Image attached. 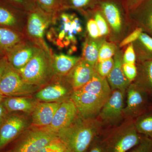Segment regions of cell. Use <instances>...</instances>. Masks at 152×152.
I'll return each instance as SVG.
<instances>
[{
	"label": "cell",
	"instance_id": "41",
	"mask_svg": "<svg viewBox=\"0 0 152 152\" xmlns=\"http://www.w3.org/2000/svg\"><path fill=\"white\" fill-rule=\"evenodd\" d=\"M145 0H129V5L131 9H135Z\"/></svg>",
	"mask_w": 152,
	"mask_h": 152
},
{
	"label": "cell",
	"instance_id": "1",
	"mask_svg": "<svg viewBox=\"0 0 152 152\" xmlns=\"http://www.w3.org/2000/svg\"><path fill=\"white\" fill-rule=\"evenodd\" d=\"M111 92L107 78L102 77L96 72L89 82L74 90L71 99L75 105L80 116L86 118H96Z\"/></svg>",
	"mask_w": 152,
	"mask_h": 152
},
{
	"label": "cell",
	"instance_id": "33",
	"mask_svg": "<svg viewBox=\"0 0 152 152\" xmlns=\"http://www.w3.org/2000/svg\"><path fill=\"white\" fill-rule=\"evenodd\" d=\"M123 70L126 77L131 83L137 76V69L135 64L123 63Z\"/></svg>",
	"mask_w": 152,
	"mask_h": 152
},
{
	"label": "cell",
	"instance_id": "11",
	"mask_svg": "<svg viewBox=\"0 0 152 152\" xmlns=\"http://www.w3.org/2000/svg\"><path fill=\"white\" fill-rule=\"evenodd\" d=\"M127 91L126 105L124 110L125 119L134 120L143 113L147 101V92L138 85L130 84Z\"/></svg>",
	"mask_w": 152,
	"mask_h": 152
},
{
	"label": "cell",
	"instance_id": "4",
	"mask_svg": "<svg viewBox=\"0 0 152 152\" xmlns=\"http://www.w3.org/2000/svg\"><path fill=\"white\" fill-rule=\"evenodd\" d=\"M52 51L41 48L28 64L18 70L25 82L33 86H41L51 79L54 73Z\"/></svg>",
	"mask_w": 152,
	"mask_h": 152
},
{
	"label": "cell",
	"instance_id": "15",
	"mask_svg": "<svg viewBox=\"0 0 152 152\" xmlns=\"http://www.w3.org/2000/svg\"><path fill=\"white\" fill-rule=\"evenodd\" d=\"M60 104V103L53 102H45L37 104L33 110V126L37 128L48 126L51 123Z\"/></svg>",
	"mask_w": 152,
	"mask_h": 152
},
{
	"label": "cell",
	"instance_id": "16",
	"mask_svg": "<svg viewBox=\"0 0 152 152\" xmlns=\"http://www.w3.org/2000/svg\"><path fill=\"white\" fill-rule=\"evenodd\" d=\"M72 71L71 83L74 90L77 89L89 82L96 72L95 67L83 58Z\"/></svg>",
	"mask_w": 152,
	"mask_h": 152
},
{
	"label": "cell",
	"instance_id": "44",
	"mask_svg": "<svg viewBox=\"0 0 152 152\" xmlns=\"http://www.w3.org/2000/svg\"><path fill=\"white\" fill-rule=\"evenodd\" d=\"M64 152H72L70 150H69V149L68 148L65 151H64Z\"/></svg>",
	"mask_w": 152,
	"mask_h": 152
},
{
	"label": "cell",
	"instance_id": "25",
	"mask_svg": "<svg viewBox=\"0 0 152 152\" xmlns=\"http://www.w3.org/2000/svg\"><path fill=\"white\" fill-rule=\"evenodd\" d=\"M137 84L147 93H152V60L142 62Z\"/></svg>",
	"mask_w": 152,
	"mask_h": 152
},
{
	"label": "cell",
	"instance_id": "30",
	"mask_svg": "<svg viewBox=\"0 0 152 152\" xmlns=\"http://www.w3.org/2000/svg\"><path fill=\"white\" fill-rule=\"evenodd\" d=\"M37 5L47 12L56 13L61 10L58 0H35Z\"/></svg>",
	"mask_w": 152,
	"mask_h": 152
},
{
	"label": "cell",
	"instance_id": "21",
	"mask_svg": "<svg viewBox=\"0 0 152 152\" xmlns=\"http://www.w3.org/2000/svg\"><path fill=\"white\" fill-rule=\"evenodd\" d=\"M103 12L109 24L116 32H119L122 27V18L118 7L112 2L104 3L102 5Z\"/></svg>",
	"mask_w": 152,
	"mask_h": 152
},
{
	"label": "cell",
	"instance_id": "40",
	"mask_svg": "<svg viewBox=\"0 0 152 152\" xmlns=\"http://www.w3.org/2000/svg\"><path fill=\"white\" fill-rule=\"evenodd\" d=\"M7 110L4 105L3 102L0 103V124L5 118Z\"/></svg>",
	"mask_w": 152,
	"mask_h": 152
},
{
	"label": "cell",
	"instance_id": "12",
	"mask_svg": "<svg viewBox=\"0 0 152 152\" xmlns=\"http://www.w3.org/2000/svg\"><path fill=\"white\" fill-rule=\"evenodd\" d=\"M77 115V110L74 102L71 99L67 100L60 104L51 124L39 129L57 134L70 124Z\"/></svg>",
	"mask_w": 152,
	"mask_h": 152
},
{
	"label": "cell",
	"instance_id": "24",
	"mask_svg": "<svg viewBox=\"0 0 152 152\" xmlns=\"http://www.w3.org/2000/svg\"><path fill=\"white\" fill-rule=\"evenodd\" d=\"M137 52L142 62L152 60V37L143 32L137 40Z\"/></svg>",
	"mask_w": 152,
	"mask_h": 152
},
{
	"label": "cell",
	"instance_id": "36",
	"mask_svg": "<svg viewBox=\"0 0 152 152\" xmlns=\"http://www.w3.org/2000/svg\"><path fill=\"white\" fill-rule=\"evenodd\" d=\"M143 30L141 28H137L136 29L130 34L126 38H125L120 44V47H123L129 44H131L135 41H136L139 39L142 33L143 32Z\"/></svg>",
	"mask_w": 152,
	"mask_h": 152
},
{
	"label": "cell",
	"instance_id": "7",
	"mask_svg": "<svg viewBox=\"0 0 152 152\" xmlns=\"http://www.w3.org/2000/svg\"><path fill=\"white\" fill-rule=\"evenodd\" d=\"M126 91L119 90L112 91L98 116L103 125L115 124L124 118V110Z\"/></svg>",
	"mask_w": 152,
	"mask_h": 152
},
{
	"label": "cell",
	"instance_id": "27",
	"mask_svg": "<svg viewBox=\"0 0 152 152\" xmlns=\"http://www.w3.org/2000/svg\"><path fill=\"white\" fill-rule=\"evenodd\" d=\"M116 49L114 44L103 42L99 51L97 62L111 58L115 53Z\"/></svg>",
	"mask_w": 152,
	"mask_h": 152
},
{
	"label": "cell",
	"instance_id": "22",
	"mask_svg": "<svg viewBox=\"0 0 152 152\" xmlns=\"http://www.w3.org/2000/svg\"><path fill=\"white\" fill-rule=\"evenodd\" d=\"M8 112H29L34 110L35 106L29 100L21 97H9L3 102Z\"/></svg>",
	"mask_w": 152,
	"mask_h": 152
},
{
	"label": "cell",
	"instance_id": "26",
	"mask_svg": "<svg viewBox=\"0 0 152 152\" xmlns=\"http://www.w3.org/2000/svg\"><path fill=\"white\" fill-rule=\"evenodd\" d=\"M137 132L152 140V113H143L134 120Z\"/></svg>",
	"mask_w": 152,
	"mask_h": 152
},
{
	"label": "cell",
	"instance_id": "35",
	"mask_svg": "<svg viewBox=\"0 0 152 152\" xmlns=\"http://www.w3.org/2000/svg\"><path fill=\"white\" fill-rule=\"evenodd\" d=\"M136 56L134 45L131 43L125 51L123 58L124 64H135Z\"/></svg>",
	"mask_w": 152,
	"mask_h": 152
},
{
	"label": "cell",
	"instance_id": "20",
	"mask_svg": "<svg viewBox=\"0 0 152 152\" xmlns=\"http://www.w3.org/2000/svg\"><path fill=\"white\" fill-rule=\"evenodd\" d=\"M67 88L61 83L57 82L41 90L36 95L40 100L52 102L61 99L68 93Z\"/></svg>",
	"mask_w": 152,
	"mask_h": 152
},
{
	"label": "cell",
	"instance_id": "14",
	"mask_svg": "<svg viewBox=\"0 0 152 152\" xmlns=\"http://www.w3.org/2000/svg\"><path fill=\"white\" fill-rule=\"evenodd\" d=\"M113 67L107 79L112 91H126L131 82L126 77L123 70L122 54L117 50L115 53Z\"/></svg>",
	"mask_w": 152,
	"mask_h": 152
},
{
	"label": "cell",
	"instance_id": "3",
	"mask_svg": "<svg viewBox=\"0 0 152 152\" xmlns=\"http://www.w3.org/2000/svg\"><path fill=\"white\" fill-rule=\"evenodd\" d=\"M134 120L126 119L102 139L106 152H127L140 143L142 138Z\"/></svg>",
	"mask_w": 152,
	"mask_h": 152
},
{
	"label": "cell",
	"instance_id": "19",
	"mask_svg": "<svg viewBox=\"0 0 152 152\" xmlns=\"http://www.w3.org/2000/svg\"><path fill=\"white\" fill-rule=\"evenodd\" d=\"M26 37L21 33L0 27V51L5 56L7 52Z\"/></svg>",
	"mask_w": 152,
	"mask_h": 152
},
{
	"label": "cell",
	"instance_id": "10",
	"mask_svg": "<svg viewBox=\"0 0 152 152\" xmlns=\"http://www.w3.org/2000/svg\"><path fill=\"white\" fill-rule=\"evenodd\" d=\"M40 48L26 37L7 52L5 56L9 64L18 71L28 64Z\"/></svg>",
	"mask_w": 152,
	"mask_h": 152
},
{
	"label": "cell",
	"instance_id": "6",
	"mask_svg": "<svg viewBox=\"0 0 152 152\" xmlns=\"http://www.w3.org/2000/svg\"><path fill=\"white\" fill-rule=\"evenodd\" d=\"M37 87L25 82L18 71L9 64L0 80V94L4 96L30 94L37 90Z\"/></svg>",
	"mask_w": 152,
	"mask_h": 152
},
{
	"label": "cell",
	"instance_id": "43",
	"mask_svg": "<svg viewBox=\"0 0 152 152\" xmlns=\"http://www.w3.org/2000/svg\"><path fill=\"white\" fill-rule=\"evenodd\" d=\"M5 55L4 53H3L1 52L0 51V58H2V57L4 56Z\"/></svg>",
	"mask_w": 152,
	"mask_h": 152
},
{
	"label": "cell",
	"instance_id": "17",
	"mask_svg": "<svg viewBox=\"0 0 152 152\" xmlns=\"http://www.w3.org/2000/svg\"><path fill=\"white\" fill-rule=\"evenodd\" d=\"M51 57L54 73L59 76H64L69 73L82 59L62 53L57 54L52 52Z\"/></svg>",
	"mask_w": 152,
	"mask_h": 152
},
{
	"label": "cell",
	"instance_id": "5",
	"mask_svg": "<svg viewBox=\"0 0 152 152\" xmlns=\"http://www.w3.org/2000/svg\"><path fill=\"white\" fill-rule=\"evenodd\" d=\"M54 14L47 12L37 4L28 12L26 37L41 48L47 50L50 49L48 47L44 38L51 24Z\"/></svg>",
	"mask_w": 152,
	"mask_h": 152
},
{
	"label": "cell",
	"instance_id": "13",
	"mask_svg": "<svg viewBox=\"0 0 152 152\" xmlns=\"http://www.w3.org/2000/svg\"><path fill=\"white\" fill-rule=\"evenodd\" d=\"M22 117L12 115L6 117L0 126V150L18 135L26 126Z\"/></svg>",
	"mask_w": 152,
	"mask_h": 152
},
{
	"label": "cell",
	"instance_id": "2",
	"mask_svg": "<svg viewBox=\"0 0 152 152\" xmlns=\"http://www.w3.org/2000/svg\"><path fill=\"white\" fill-rule=\"evenodd\" d=\"M102 126L98 117L86 118L78 115L70 124L57 135L72 152H87L99 137Z\"/></svg>",
	"mask_w": 152,
	"mask_h": 152
},
{
	"label": "cell",
	"instance_id": "9",
	"mask_svg": "<svg viewBox=\"0 0 152 152\" xmlns=\"http://www.w3.org/2000/svg\"><path fill=\"white\" fill-rule=\"evenodd\" d=\"M28 16V12L17 8L4 0H0V27L26 35Z\"/></svg>",
	"mask_w": 152,
	"mask_h": 152
},
{
	"label": "cell",
	"instance_id": "8",
	"mask_svg": "<svg viewBox=\"0 0 152 152\" xmlns=\"http://www.w3.org/2000/svg\"><path fill=\"white\" fill-rule=\"evenodd\" d=\"M57 137L56 133L34 129L22 138L10 152H39Z\"/></svg>",
	"mask_w": 152,
	"mask_h": 152
},
{
	"label": "cell",
	"instance_id": "39",
	"mask_svg": "<svg viewBox=\"0 0 152 152\" xmlns=\"http://www.w3.org/2000/svg\"><path fill=\"white\" fill-rule=\"evenodd\" d=\"M9 64L8 61L6 56L0 58V80Z\"/></svg>",
	"mask_w": 152,
	"mask_h": 152
},
{
	"label": "cell",
	"instance_id": "23",
	"mask_svg": "<svg viewBox=\"0 0 152 152\" xmlns=\"http://www.w3.org/2000/svg\"><path fill=\"white\" fill-rule=\"evenodd\" d=\"M103 42L87 39L83 49V59L94 66L98 61L99 51Z\"/></svg>",
	"mask_w": 152,
	"mask_h": 152
},
{
	"label": "cell",
	"instance_id": "18",
	"mask_svg": "<svg viewBox=\"0 0 152 152\" xmlns=\"http://www.w3.org/2000/svg\"><path fill=\"white\" fill-rule=\"evenodd\" d=\"M135 10L136 20L139 27L152 37V0H145Z\"/></svg>",
	"mask_w": 152,
	"mask_h": 152
},
{
	"label": "cell",
	"instance_id": "31",
	"mask_svg": "<svg viewBox=\"0 0 152 152\" xmlns=\"http://www.w3.org/2000/svg\"><path fill=\"white\" fill-rule=\"evenodd\" d=\"M17 8L28 12L37 5L35 0H4Z\"/></svg>",
	"mask_w": 152,
	"mask_h": 152
},
{
	"label": "cell",
	"instance_id": "38",
	"mask_svg": "<svg viewBox=\"0 0 152 152\" xmlns=\"http://www.w3.org/2000/svg\"><path fill=\"white\" fill-rule=\"evenodd\" d=\"M88 152H106L105 148L102 139L99 137H97Z\"/></svg>",
	"mask_w": 152,
	"mask_h": 152
},
{
	"label": "cell",
	"instance_id": "42",
	"mask_svg": "<svg viewBox=\"0 0 152 152\" xmlns=\"http://www.w3.org/2000/svg\"><path fill=\"white\" fill-rule=\"evenodd\" d=\"M4 96H3L1 94H0V103L1 102H2L3 99L4 97Z\"/></svg>",
	"mask_w": 152,
	"mask_h": 152
},
{
	"label": "cell",
	"instance_id": "37",
	"mask_svg": "<svg viewBox=\"0 0 152 152\" xmlns=\"http://www.w3.org/2000/svg\"><path fill=\"white\" fill-rule=\"evenodd\" d=\"M87 30L90 37L93 39H96L101 37L97 25L94 20L91 19L87 24Z\"/></svg>",
	"mask_w": 152,
	"mask_h": 152
},
{
	"label": "cell",
	"instance_id": "34",
	"mask_svg": "<svg viewBox=\"0 0 152 152\" xmlns=\"http://www.w3.org/2000/svg\"><path fill=\"white\" fill-rule=\"evenodd\" d=\"M95 20L97 25L101 36L106 35L109 33V30L107 22L99 13H97L95 15Z\"/></svg>",
	"mask_w": 152,
	"mask_h": 152
},
{
	"label": "cell",
	"instance_id": "29",
	"mask_svg": "<svg viewBox=\"0 0 152 152\" xmlns=\"http://www.w3.org/2000/svg\"><path fill=\"white\" fill-rule=\"evenodd\" d=\"M67 149L65 144L57 137L39 152H64Z\"/></svg>",
	"mask_w": 152,
	"mask_h": 152
},
{
	"label": "cell",
	"instance_id": "28",
	"mask_svg": "<svg viewBox=\"0 0 152 152\" xmlns=\"http://www.w3.org/2000/svg\"><path fill=\"white\" fill-rule=\"evenodd\" d=\"M114 60L113 58L97 62L95 66L96 72L102 77L106 78L113 67Z\"/></svg>",
	"mask_w": 152,
	"mask_h": 152
},
{
	"label": "cell",
	"instance_id": "32",
	"mask_svg": "<svg viewBox=\"0 0 152 152\" xmlns=\"http://www.w3.org/2000/svg\"><path fill=\"white\" fill-rule=\"evenodd\" d=\"M129 152H152V140L144 136L140 143Z\"/></svg>",
	"mask_w": 152,
	"mask_h": 152
}]
</instances>
